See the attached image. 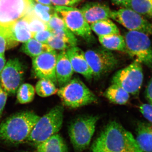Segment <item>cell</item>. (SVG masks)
I'll return each mask as SVG.
<instances>
[{"mask_svg":"<svg viewBox=\"0 0 152 152\" xmlns=\"http://www.w3.org/2000/svg\"><path fill=\"white\" fill-rule=\"evenodd\" d=\"M91 152H143L132 134L116 121L110 122L96 139Z\"/></svg>","mask_w":152,"mask_h":152,"instance_id":"obj_1","label":"cell"},{"mask_svg":"<svg viewBox=\"0 0 152 152\" xmlns=\"http://www.w3.org/2000/svg\"><path fill=\"white\" fill-rule=\"evenodd\" d=\"M40 118L29 111L10 116L0 124V140L13 145L26 142Z\"/></svg>","mask_w":152,"mask_h":152,"instance_id":"obj_2","label":"cell"},{"mask_svg":"<svg viewBox=\"0 0 152 152\" xmlns=\"http://www.w3.org/2000/svg\"><path fill=\"white\" fill-rule=\"evenodd\" d=\"M64 113L63 106H55L40 117L26 142L36 146L57 134L62 126Z\"/></svg>","mask_w":152,"mask_h":152,"instance_id":"obj_3","label":"cell"},{"mask_svg":"<svg viewBox=\"0 0 152 152\" xmlns=\"http://www.w3.org/2000/svg\"><path fill=\"white\" fill-rule=\"evenodd\" d=\"M64 105L70 108H77L97 101V98L80 80L72 79L57 92Z\"/></svg>","mask_w":152,"mask_h":152,"instance_id":"obj_4","label":"cell"},{"mask_svg":"<svg viewBox=\"0 0 152 152\" xmlns=\"http://www.w3.org/2000/svg\"><path fill=\"white\" fill-rule=\"evenodd\" d=\"M99 119L97 115L82 116L71 123L68 133L75 152H83L89 146Z\"/></svg>","mask_w":152,"mask_h":152,"instance_id":"obj_5","label":"cell"},{"mask_svg":"<svg viewBox=\"0 0 152 152\" xmlns=\"http://www.w3.org/2000/svg\"><path fill=\"white\" fill-rule=\"evenodd\" d=\"M124 38L128 54L152 69V44L149 36L141 32L129 31Z\"/></svg>","mask_w":152,"mask_h":152,"instance_id":"obj_6","label":"cell"},{"mask_svg":"<svg viewBox=\"0 0 152 152\" xmlns=\"http://www.w3.org/2000/svg\"><path fill=\"white\" fill-rule=\"evenodd\" d=\"M54 8L56 12L75 35L81 37L88 42L93 40L91 27L80 10L66 6H55Z\"/></svg>","mask_w":152,"mask_h":152,"instance_id":"obj_7","label":"cell"},{"mask_svg":"<svg viewBox=\"0 0 152 152\" xmlns=\"http://www.w3.org/2000/svg\"><path fill=\"white\" fill-rule=\"evenodd\" d=\"M142 64L134 60L129 65L118 71L112 79V84L121 87L129 94H139L143 81Z\"/></svg>","mask_w":152,"mask_h":152,"instance_id":"obj_8","label":"cell"},{"mask_svg":"<svg viewBox=\"0 0 152 152\" xmlns=\"http://www.w3.org/2000/svg\"><path fill=\"white\" fill-rule=\"evenodd\" d=\"M33 0H0V31H5L33 8Z\"/></svg>","mask_w":152,"mask_h":152,"instance_id":"obj_9","label":"cell"},{"mask_svg":"<svg viewBox=\"0 0 152 152\" xmlns=\"http://www.w3.org/2000/svg\"><path fill=\"white\" fill-rule=\"evenodd\" d=\"M85 57L92 72L93 77H100L115 68L118 60L109 50L105 49L88 50Z\"/></svg>","mask_w":152,"mask_h":152,"instance_id":"obj_10","label":"cell"},{"mask_svg":"<svg viewBox=\"0 0 152 152\" xmlns=\"http://www.w3.org/2000/svg\"><path fill=\"white\" fill-rule=\"evenodd\" d=\"M111 18L129 31H137L152 35V24L130 8H125L112 11Z\"/></svg>","mask_w":152,"mask_h":152,"instance_id":"obj_11","label":"cell"},{"mask_svg":"<svg viewBox=\"0 0 152 152\" xmlns=\"http://www.w3.org/2000/svg\"><path fill=\"white\" fill-rule=\"evenodd\" d=\"M24 68L19 59L9 60L2 71L0 83L6 92L15 94L23 82Z\"/></svg>","mask_w":152,"mask_h":152,"instance_id":"obj_12","label":"cell"},{"mask_svg":"<svg viewBox=\"0 0 152 152\" xmlns=\"http://www.w3.org/2000/svg\"><path fill=\"white\" fill-rule=\"evenodd\" d=\"M57 56L55 50L45 52L33 58V71L35 75L39 79L50 80L57 83L56 69Z\"/></svg>","mask_w":152,"mask_h":152,"instance_id":"obj_13","label":"cell"},{"mask_svg":"<svg viewBox=\"0 0 152 152\" xmlns=\"http://www.w3.org/2000/svg\"><path fill=\"white\" fill-rule=\"evenodd\" d=\"M74 72L81 74L87 80L93 77V73L85 57V52L77 46L72 47L66 51Z\"/></svg>","mask_w":152,"mask_h":152,"instance_id":"obj_14","label":"cell"},{"mask_svg":"<svg viewBox=\"0 0 152 152\" xmlns=\"http://www.w3.org/2000/svg\"><path fill=\"white\" fill-rule=\"evenodd\" d=\"M80 10L86 21L91 24L111 18L112 12L104 4L92 2L85 4Z\"/></svg>","mask_w":152,"mask_h":152,"instance_id":"obj_15","label":"cell"},{"mask_svg":"<svg viewBox=\"0 0 152 152\" xmlns=\"http://www.w3.org/2000/svg\"><path fill=\"white\" fill-rule=\"evenodd\" d=\"M74 71L66 51L60 52L57 56L56 75L57 83L60 87L66 85L72 79Z\"/></svg>","mask_w":152,"mask_h":152,"instance_id":"obj_16","label":"cell"},{"mask_svg":"<svg viewBox=\"0 0 152 152\" xmlns=\"http://www.w3.org/2000/svg\"><path fill=\"white\" fill-rule=\"evenodd\" d=\"M4 31L11 40L25 43L33 38L26 19L24 17Z\"/></svg>","mask_w":152,"mask_h":152,"instance_id":"obj_17","label":"cell"},{"mask_svg":"<svg viewBox=\"0 0 152 152\" xmlns=\"http://www.w3.org/2000/svg\"><path fill=\"white\" fill-rule=\"evenodd\" d=\"M136 135V141L142 151L152 152V123H138Z\"/></svg>","mask_w":152,"mask_h":152,"instance_id":"obj_18","label":"cell"},{"mask_svg":"<svg viewBox=\"0 0 152 152\" xmlns=\"http://www.w3.org/2000/svg\"><path fill=\"white\" fill-rule=\"evenodd\" d=\"M36 147L37 152H69L65 142L58 133Z\"/></svg>","mask_w":152,"mask_h":152,"instance_id":"obj_19","label":"cell"},{"mask_svg":"<svg viewBox=\"0 0 152 152\" xmlns=\"http://www.w3.org/2000/svg\"><path fill=\"white\" fill-rule=\"evenodd\" d=\"M101 45L109 50L126 52V44L124 37L120 34L99 37Z\"/></svg>","mask_w":152,"mask_h":152,"instance_id":"obj_20","label":"cell"},{"mask_svg":"<svg viewBox=\"0 0 152 152\" xmlns=\"http://www.w3.org/2000/svg\"><path fill=\"white\" fill-rule=\"evenodd\" d=\"M104 95L109 101L116 104H125L130 98L129 94L121 87L115 84L110 86L106 90Z\"/></svg>","mask_w":152,"mask_h":152,"instance_id":"obj_21","label":"cell"},{"mask_svg":"<svg viewBox=\"0 0 152 152\" xmlns=\"http://www.w3.org/2000/svg\"><path fill=\"white\" fill-rule=\"evenodd\" d=\"M91 29L99 37L120 34L116 25L110 20L105 19L91 24Z\"/></svg>","mask_w":152,"mask_h":152,"instance_id":"obj_22","label":"cell"},{"mask_svg":"<svg viewBox=\"0 0 152 152\" xmlns=\"http://www.w3.org/2000/svg\"><path fill=\"white\" fill-rule=\"evenodd\" d=\"M53 50L48 45L39 42L33 38L24 43L21 49L22 52L33 58Z\"/></svg>","mask_w":152,"mask_h":152,"instance_id":"obj_23","label":"cell"},{"mask_svg":"<svg viewBox=\"0 0 152 152\" xmlns=\"http://www.w3.org/2000/svg\"><path fill=\"white\" fill-rule=\"evenodd\" d=\"M35 91L40 96L46 97L56 94L58 89L56 84L50 80L41 79L36 84Z\"/></svg>","mask_w":152,"mask_h":152,"instance_id":"obj_24","label":"cell"},{"mask_svg":"<svg viewBox=\"0 0 152 152\" xmlns=\"http://www.w3.org/2000/svg\"><path fill=\"white\" fill-rule=\"evenodd\" d=\"M24 17L27 20L30 31L33 37L36 33L48 29L46 23L42 21L34 13L33 8Z\"/></svg>","mask_w":152,"mask_h":152,"instance_id":"obj_25","label":"cell"},{"mask_svg":"<svg viewBox=\"0 0 152 152\" xmlns=\"http://www.w3.org/2000/svg\"><path fill=\"white\" fill-rule=\"evenodd\" d=\"M129 8L142 15L152 17V0H131Z\"/></svg>","mask_w":152,"mask_h":152,"instance_id":"obj_26","label":"cell"},{"mask_svg":"<svg viewBox=\"0 0 152 152\" xmlns=\"http://www.w3.org/2000/svg\"><path fill=\"white\" fill-rule=\"evenodd\" d=\"M35 89L32 85L25 83L17 91V99L20 103L24 104L32 102L34 97Z\"/></svg>","mask_w":152,"mask_h":152,"instance_id":"obj_27","label":"cell"},{"mask_svg":"<svg viewBox=\"0 0 152 152\" xmlns=\"http://www.w3.org/2000/svg\"><path fill=\"white\" fill-rule=\"evenodd\" d=\"M34 13L41 20L48 23L55 11L54 7L51 6L45 5L34 3L33 7Z\"/></svg>","mask_w":152,"mask_h":152,"instance_id":"obj_28","label":"cell"},{"mask_svg":"<svg viewBox=\"0 0 152 152\" xmlns=\"http://www.w3.org/2000/svg\"><path fill=\"white\" fill-rule=\"evenodd\" d=\"M47 44L53 50H59L61 51H66L73 47L69 41L66 39L53 34L49 39Z\"/></svg>","mask_w":152,"mask_h":152,"instance_id":"obj_29","label":"cell"},{"mask_svg":"<svg viewBox=\"0 0 152 152\" xmlns=\"http://www.w3.org/2000/svg\"><path fill=\"white\" fill-rule=\"evenodd\" d=\"M18 43L11 40L4 32L0 31V54L4 55L7 49L16 46Z\"/></svg>","mask_w":152,"mask_h":152,"instance_id":"obj_30","label":"cell"},{"mask_svg":"<svg viewBox=\"0 0 152 152\" xmlns=\"http://www.w3.org/2000/svg\"><path fill=\"white\" fill-rule=\"evenodd\" d=\"M53 33L51 31L48 29L36 33L33 38L39 42L47 44L49 39L51 37Z\"/></svg>","mask_w":152,"mask_h":152,"instance_id":"obj_31","label":"cell"},{"mask_svg":"<svg viewBox=\"0 0 152 152\" xmlns=\"http://www.w3.org/2000/svg\"><path fill=\"white\" fill-rule=\"evenodd\" d=\"M139 110L143 116L150 123H152V105L142 104L139 107Z\"/></svg>","mask_w":152,"mask_h":152,"instance_id":"obj_32","label":"cell"},{"mask_svg":"<svg viewBox=\"0 0 152 152\" xmlns=\"http://www.w3.org/2000/svg\"><path fill=\"white\" fill-rule=\"evenodd\" d=\"M55 6L72 7L77 4L83 0H50Z\"/></svg>","mask_w":152,"mask_h":152,"instance_id":"obj_33","label":"cell"},{"mask_svg":"<svg viewBox=\"0 0 152 152\" xmlns=\"http://www.w3.org/2000/svg\"><path fill=\"white\" fill-rule=\"evenodd\" d=\"M7 98V94L2 89L0 88V119L2 114L3 110L5 106Z\"/></svg>","mask_w":152,"mask_h":152,"instance_id":"obj_34","label":"cell"},{"mask_svg":"<svg viewBox=\"0 0 152 152\" xmlns=\"http://www.w3.org/2000/svg\"><path fill=\"white\" fill-rule=\"evenodd\" d=\"M146 98L150 104L152 105V78L149 82L146 89Z\"/></svg>","mask_w":152,"mask_h":152,"instance_id":"obj_35","label":"cell"},{"mask_svg":"<svg viewBox=\"0 0 152 152\" xmlns=\"http://www.w3.org/2000/svg\"><path fill=\"white\" fill-rule=\"evenodd\" d=\"M113 2L118 5L122 6L129 8L131 0H112Z\"/></svg>","mask_w":152,"mask_h":152,"instance_id":"obj_36","label":"cell"},{"mask_svg":"<svg viewBox=\"0 0 152 152\" xmlns=\"http://www.w3.org/2000/svg\"><path fill=\"white\" fill-rule=\"evenodd\" d=\"M5 65L6 59L4 55L0 54V76Z\"/></svg>","mask_w":152,"mask_h":152,"instance_id":"obj_37","label":"cell"},{"mask_svg":"<svg viewBox=\"0 0 152 152\" xmlns=\"http://www.w3.org/2000/svg\"><path fill=\"white\" fill-rule=\"evenodd\" d=\"M39 4L47 6H52V3L50 0H35Z\"/></svg>","mask_w":152,"mask_h":152,"instance_id":"obj_38","label":"cell"},{"mask_svg":"<svg viewBox=\"0 0 152 152\" xmlns=\"http://www.w3.org/2000/svg\"><path fill=\"white\" fill-rule=\"evenodd\" d=\"M23 152H29V151H24Z\"/></svg>","mask_w":152,"mask_h":152,"instance_id":"obj_39","label":"cell"},{"mask_svg":"<svg viewBox=\"0 0 152 152\" xmlns=\"http://www.w3.org/2000/svg\"><path fill=\"white\" fill-rule=\"evenodd\" d=\"M0 88H1V86H0Z\"/></svg>","mask_w":152,"mask_h":152,"instance_id":"obj_40","label":"cell"}]
</instances>
